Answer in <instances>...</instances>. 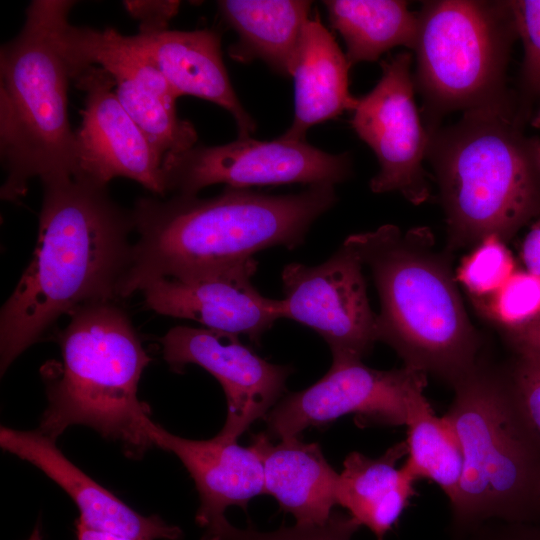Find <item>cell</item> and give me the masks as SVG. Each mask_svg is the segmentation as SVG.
I'll return each mask as SVG.
<instances>
[{"label":"cell","mask_w":540,"mask_h":540,"mask_svg":"<svg viewBox=\"0 0 540 540\" xmlns=\"http://www.w3.org/2000/svg\"><path fill=\"white\" fill-rule=\"evenodd\" d=\"M38 239L0 312V373L63 315L120 298L134 232L131 210L107 186L55 176L41 180Z\"/></svg>","instance_id":"6da1fadb"},{"label":"cell","mask_w":540,"mask_h":540,"mask_svg":"<svg viewBox=\"0 0 540 540\" xmlns=\"http://www.w3.org/2000/svg\"><path fill=\"white\" fill-rule=\"evenodd\" d=\"M336 201L335 185L326 183L287 195L226 186L209 198L139 197L131 209L137 238L120 298L157 279H188L244 264L271 247L295 249Z\"/></svg>","instance_id":"7a4b0ae2"},{"label":"cell","mask_w":540,"mask_h":540,"mask_svg":"<svg viewBox=\"0 0 540 540\" xmlns=\"http://www.w3.org/2000/svg\"><path fill=\"white\" fill-rule=\"evenodd\" d=\"M350 246L372 274L380 298L378 341L393 348L404 366L454 386L479 360L481 340L470 322L451 268L432 232H402L387 224L349 235Z\"/></svg>","instance_id":"3957f363"},{"label":"cell","mask_w":540,"mask_h":540,"mask_svg":"<svg viewBox=\"0 0 540 540\" xmlns=\"http://www.w3.org/2000/svg\"><path fill=\"white\" fill-rule=\"evenodd\" d=\"M447 223V251L509 240L540 212V142L517 130L509 104L466 111L427 130Z\"/></svg>","instance_id":"277c9868"},{"label":"cell","mask_w":540,"mask_h":540,"mask_svg":"<svg viewBox=\"0 0 540 540\" xmlns=\"http://www.w3.org/2000/svg\"><path fill=\"white\" fill-rule=\"evenodd\" d=\"M75 4L31 1L20 32L1 46L2 200L18 202L34 177L73 176L75 132L68 113L72 80L59 33Z\"/></svg>","instance_id":"5b68a950"},{"label":"cell","mask_w":540,"mask_h":540,"mask_svg":"<svg viewBox=\"0 0 540 540\" xmlns=\"http://www.w3.org/2000/svg\"><path fill=\"white\" fill-rule=\"evenodd\" d=\"M115 302L90 303L69 315L58 338L59 371L46 379L48 405L38 430L56 440L68 427L84 425L139 458L154 447L149 406L137 396L151 358Z\"/></svg>","instance_id":"8992f818"},{"label":"cell","mask_w":540,"mask_h":540,"mask_svg":"<svg viewBox=\"0 0 540 540\" xmlns=\"http://www.w3.org/2000/svg\"><path fill=\"white\" fill-rule=\"evenodd\" d=\"M443 416L462 448L463 474L450 532L498 519L540 520V440L513 392L506 367L479 359L453 387Z\"/></svg>","instance_id":"52a82bcc"},{"label":"cell","mask_w":540,"mask_h":540,"mask_svg":"<svg viewBox=\"0 0 540 540\" xmlns=\"http://www.w3.org/2000/svg\"><path fill=\"white\" fill-rule=\"evenodd\" d=\"M417 17L413 79L427 130L453 111L509 104L505 72L517 32L508 1H427Z\"/></svg>","instance_id":"ba28073f"},{"label":"cell","mask_w":540,"mask_h":540,"mask_svg":"<svg viewBox=\"0 0 540 540\" xmlns=\"http://www.w3.org/2000/svg\"><path fill=\"white\" fill-rule=\"evenodd\" d=\"M161 173L166 195L191 196L218 183L238 189L291 183L335 185L350 176L351 159L348 153L329 154L306 141L249 137L166 154Z\"/></svg>","instance_id":"9c48e42d"},{"label":"cell","mask_w":540,"mask_h":540,"mask_svg":"<svg viewBox=\"0 0 540 540\" xmlns=\"http://www.w3.org/2000/svg\"><path fill=\"white\" fill-rule=\"evenodd\" d=\"M426 384L427 374L410 367L377 370L362 360H332L321 379L271 409L264 418L266 434L279 440L299 437L308 427L349 414L364 425H406L410 401Z\"/></svg>","instance_id":"30bf717a"},{"label":"cell","mask_w":540,"mask_h":540,"mask_svg":"<svg viewBox=\"0 0 540 540\" xmlns=\"http://www.w3.org/2000/svg\"><path fill=\"white\" fill-rule=\"evenodd\" d=\"M363 264L343 242L325 262H292L281 274L280 318L303 324L328 344L332 360H362L378 341L377 314L367 296Z\"/></svg>","instance_id":"8fae6325"},{"label":"cell","mask_w":540,"mask_h":540,"mask_svg":"<svg viewBox=\"0 0 540 540\" xmlns=\"http://www.w3.org/2000/svg\"><path fill=\"white\" fill-rule=\"evenodd\" d=\"M411 64L409 52L381 61V78L368 94L358 98L351 124L379 162V172L370 181L371 191H397L419 205L430 197L423 168L429 134L414 101Z\"/></svg>","instance_id":"7c38bea8"},{"label":"cell","mask_w":540,"mask_h":540,"mask_svg":"<svg viewBox=\"0 0 540 540\" xmlns=\"http://www.w3.org/2000/svg\"><path fill=\"white\" fill-rule=\"evenodd\" d=\"M59 38L70 65L98 66L112 77L120 103L163 156L196 145L194 126L177 116L176 95L130 36L112 27L74 26L67 19Z\"/></svg>","instance_id":"4fadbf2b"},{"label":"cell","mask_w":540,"mask_h":540,"mask_svg":"<svg viewBox=\"0 0 540 540\" xmlns=\"http://www.w3.org/2000/svg\"><path fill=\"white\" fill-rule=\"evenodd\" d=\"M69 66L72 82L85 94L73 177L101 186L125 177L164 198V156L120 103L112 77L98 66Z\"/></svg>","instance_id":"5bb4252c"},{"label":"cell","mask_w":540,"mask_h":540,"mask_svg":"<svg viewBox=\"0 0 540 540\" xmlns=\"http://www.w3.org/2000/svg\"><path fill=\"white\" fill-rule=\"evenodd\" d=\"M164 360L181 372L195 364L221 384L227 400V417L218 436L235 440L250 425L265 418L280 401L293 369L268 362L243 345L239 336L176 326L160 340Z\"/></svg>","instance_id":"9a60e30c"},{"label":"cell","mask_w":540,"mask_h":540,"mask_svg":"<svg viewBox=\"0 0 540 540\" xmlns=\"http://www.w3.org/2000/svg\"><path fill=\"white\" fill-rule=\"evenodd\" d=\"M257 261L188 279L161 278L142 290L147 308L158 314L189 319L205 328L247 336L259 344L280 319L278 300L253 285Z\"/></svg>","instance_id":"2e32d148"},{"label":"cell","mask_w":540,"mask_h":540,"mask_svg":"<svg viewBox=\"0 0 540 540\" xmlns=\"http://www.w3.org/2000/svg\"><path fill=\"white\" fill-rule=\"evenodd\" d=\"M149 436L154 447L175 454L193 479L200 499L195 520L205 528L201 540H218L229 524L228 507L246 510L251 499L265 494L263 467L250 446L218 435L207 440L183 438L154 421Z\"/></svg>","instance_id":"e0dca14e"},{"label":"cell","mask_w":540,"mask_h":540,"mask_svg":"<svg viewBox=\"0 0 540 540\" xmlns=\"http://www.w3.org/2000/svg\"><path fill=\"white\" fill-rule=\"evenodd\" d=\"M0 446L37 467L60 486L80 511L83 526L131 540H180L182 530L157 515L143 516L98 484L57 447L56 440L37 430L0 427Z\"/></svg>","instance_id":"ac0fdd59"},{"label":"cell","mask_w":540,"mask_h":540,"mask_svg":"<svg viewBox=\"0 0 540 540\" xmlns=\"http://www.w3.org/2000/svg\"><path fill=\"white\" fill-rule=\"evenodd\" d=\"M163 75L178 98L195 96L217 104L234 118L238 138H249L256 122L240 103L221 52V36L212 29L163 30L129 35Z\"/></svg>","instance_id":"d6986e66"},{"label":"cell","mask_w":540,"mask_h":540,"mask_svg":"<svg viewBox=\"0 0 540 540\" xmlns=\"http://www.w3.org/2000/svg\"><path fill=\"white\" fill-rule=\"evenodd\" d=\"M249 446L260 458L265 494L294 516L296 524H324L330 518L337 504L339 474L318 443L292 437L274 444L266 433H258L251 435Z\"/></svg>","instance_id":"ffe728a7"},{"label":"cell","mask_w":540,"mask_h":540,"mask_svg":"<svg viewBox=\"0 0 540 540\" xmlns=\"http://www.w3.org/2000/svg\"><path fill=\"white\" fill-rule=\"evenodd\" d=\"M351 65L319 14L304 27L291 75L294 79V118L280 137L305 141L306 132L316 124L354 110L358 98L349 92Z\"/></svg>","instance_id":"44dd1931"},{"label":"cell","mask_w":540,"mask_h":540,"mask_svg":"<svg viewBox=\"0 0 540 540\" xmlns=\"http://www.w3.org/2000/svg\"><path fill=\"white\" fill-rule=\"evenodd\" d=\"M405 455V441L394 444L376 459L352 452L339 474L337 504L360 526L369 528L376 540H385L417 494V480L403 465L396 467Z\"/></svg>","instance_id":"7402d4cb"},{"label":"cell","mask_w":540,"mask_h":540,"mask_svg":"<svg viewBox=\"0 0 540 540\" xmlns=\"http://www.w3.org/2000/svg\"><path fill=\"white\" fill-rule=\"evenodd\" d=\"M225 21L239 40L228 49L235 61L261 59L290 76L312 2L300 0H222Z\"/></svg>","instance_id":"603a6c76"},{"label":"cell","mask_w":540,"mask_h":540,"mask_svg":"<svg viewBox=\"0 0 540 540\" xmlns=\"http://www.w3.org/2000/svg\"><path fill=\"white\" fill-rule=\"evenodd\" d=\"M330 23L343 37L352 66L376 61L396 46L414 50L418 17L407 3L397 0L324 1Z\"/></svg>","instance_id":"cb8c5ba5"},{"label":"cell","mask_w":540,"mask_h":540,"mask_svg":"<svg viewBox=\"0 0 540 540\" xmlns=\"http://www.w3.org/2000/svg\"><path fill=\"white\" fill-rule=\"evenodd\" d=\"M407 460L403 465L416 480L436 483L449 501L459 486L464 458L459 440L444 417H438L424 395L416 393L407 415Z\"/></svg>","instance_id":"d4e9b609"},{"label":"cell","mask_w":540,"mask_h":540,"mask_svg":"<svg viewBox=\"0 0 540 540\" xmlns=\"http://www.w3.org/2000/svg\"><path fill=\"white\" fill-rule=\"evenodd\" d=\"M515 271V260L505 241L488 236L464 257L455 278L476 302L493 295Z\"/></svg>","instance_id":"484cf974"},{"label":"cell","mask_w":540,"mask_h":540,"mask_svg":"<svg viewBox=\"0 0 540 540\" xmlns=\"http://www.w3.org/2000/svg\"><path fill=\"white\" fill-rule=\"evenodd\" d=\"M474 304L502 331L525 325L540 316V275L516 270L493 295Z\"/></svg>","instance_id":"4316f807"},{"label":"cell","mask_w":540,"mask_h":540,"mask_svg":"<svg viewBox=\"0 0 540 540\" xmlns=\"http://www.w3.org/2000/svg\"><path fill=\"white\" fill-rule=\"evenodd\" d=\"M360 527L350 515L333 511L324 524L282 526L271 532L239 529L229 523L218 540H351Z\"/></svg>","instance_id":"83f0119b"},{"label":"cell","mask_w":540,"mask_h":540,"mask_svg":"<svg viewBox=\"0 0 540 540\" xmlns=\"http://www.w3.org/2000/svg\"><path fill=\"white\" fill-rule=\"evenodd\" d=\"M508 4L524 47L526 86L540 95V0H515Z\"/></svg>","instance_id":"f1b7e54d"},{"label":"cell","mask_w":540,"mask_h":540,"mask_svg":"<svg viewBox=\"0 0 540 540\" xmlns=\"http://www.w3.org/2000/svg\"><path fill=\"white\" fill-rule=\"evenodd\" d=\"M506 370L518 404L540 440V356L516 352Z\"/></svg>","instance_id":"f546056e"},{"label":"cell","mask_w":540,"mask_h":540,"mask_svg":"<svg viewBox=\"0 0 540 540\" xmlns=\"http://www.w3.org/2000/svg\"><path fill=\"white\" fill-rule=\"evenodd\" d=\"M450 540H540V520L509 522L490 519L450 532Z\"/></svg>","instance_id":"4dcf8cb0"},{"label":"cell","mask_w":540,"mask_h":540,"mask_svg":"<svg viewBox=\"0 0 540 540\" xmlns=\"http://www.w3.org/2000/svg\"><path fill=\"white\" fill-rule=\"evenodd\" d=\"M177 0H126L123 6L139 21L138 32H158L168 29L170 20L178 13Z\"/></svg>","instance_id":"1f68e13d"},{"label":"cell","mask_w":540,"mask_h":540,"mask_svg":"<svg viewBox=\"0 0 540 540\" xmlns=\"http://www.w3.org/2000/svg\"><path fill=\"white\" fill-rule=\"evenodd\" d=\"M505 340L516 352H527L540 356V316L533 321L502 331Z\"/></svg>","instance_id":"d6a6232c"},{"label":"cell","mask_w":540,"mask_h":540,"mask_svg":"<svg viewBox=\"0 0 540 540\" xmlns=\"http://www.w3.org/2000/svg\"><path fill=\"white\" fill-rule=\"evenodd\" d=\"M526 270L540 275V221L527 233L521 251Z\"/></svg>","instance_id":"836d02e7"},{"label":"cell","mask_w":540,"mask_h":540,"mask_svg":"<svg viewBox=\"0 0 540 540\" xmlns=\"http://www.w3.org/2000/svg\"><path fill=\"white\" fill-rule=\"evenodd\" d=\"M76 540H131V539L93 530L76 522Z\"/></svg>","instance_id":"e575fe53"},{"label":"cell","mask_w":540,"mask_h":540,"mask_svg":"<svg viewBox=\"0 0 540 540\" xmlns=\"http://www.w3.org/2000/svg\"><path fill=\"white\" fill-rule=\"evenodd\" d=\"M28 540H42L39 525H36Z\"/></svg>","instance_id":"d590c367"},{"label":"cell","mask_w":540,"mask_h":540,"mask_svg":"<svg viewBox=\"0 0 540 540\" xmlns=\"http://www.w3.org/2000/svg\"><path fill=\"white\" fill-rule=\"evenodd\" d=\"M536 123H537V125H540V115L537 117Z\"/></svg>","instance_id":"8d00e7d4"}]
</instances>
